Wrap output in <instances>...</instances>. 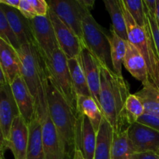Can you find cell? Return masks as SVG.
Returning <instances> with one entry per match:
<instances>
[{
    "label": "cell",
    "instance_id": "6da1fadb",
    "mask_svg": "<svg viewBox=\"0 0 159 159\" xmlns=\"http://www.w3.org/2000/svg\"><path fill=\"white\" fill-rule=\"evenodd\" d=\"M100 69L101 110L114 133H120L127 130L126 125H128L125 116V103L130 95V87L124 76L117 75L113 70L102 65Z\"/></svg>",
    "mask_w": 159,
    "mask_h": 159
},
{
    "label": "cell",
    "instance_id": "7a4b0ae2",
    "mask_svg": "<svg viewBox=\"0 0 159 159\" xmlns=\"http://www.w3.org/2000/svg\"><path fill=\"white\" fill-rule=\"evenodd\" d=\"M47 71V70H46ZM45 92L50 116L65 146L68 158L74 155L77 113L54 86L47 73Z\"/></svg>",
    "mask_w": 159,
    "mask_h": 159
},
{
    "label": "cell",
    "instance_id": "3957f363",
    "mask_svg": "<svg viewBox=\"0 0 159 159\" xmlns=\"http://www.w3.org/2000/svg\"><path fill=\"white\" fill-rule=\"evenodd\" d=\"M17 52L21 62L22 78L37 100L47 76L44 61L35 44L22 45Z\"/></svg>",
    "mask_w": 159,
    "mask_h": 159
},
{
    "label": "cell",
    "instance_id": "277c9868",
    "mask_svg": "<svg viewBox=\"0 0 159 159\" xmlns=\"http://www.w3.org/2000/svg\"><path fill=\"white\" fill-rule=\"evenodd\" d=\"M82 41L99 65L113 71L110 37L91 12L85 16L82 22Z\"/></svg>",
    "mask_w": 159,
    "mask_h": 159
},
{
    "label": "cell",
    "instance_id": "5b68a950",
    "mask_svg": "<svg viewBox=\"0 0 159 159\" xmlns=\"http://www.w3.org/2000/svg\"><path fill=\"white\" fill-rule=\"evenodd\" d=\"M36 112L41 122L45 159H67L65 146L50 116L45 85L36 100Z\"/></svg>",
    "mask_w": 159,
    "mask_h": 159
},
{
    "label": "cell",
    "instance_id": "8992f818",
    "mask_svg": "<svg viewBox=\"0 0 159 159\" xmlns=\"http://www.w3.org/2000/svg\"><path fill=\"white\" fill-rule=\"evenodd\" d=\"M120 1L127 24V41L134 46L145 59L148 68L149 79L152 82L156 67L159 63V59L151 35L149 25L147 27L140 26L134 20L133 17L126 8L124 1L123 0Z\"/></svg>",
    "mask_w": 159,
    "mask_h": 159
},
{
    "label": "cell",
    "instance_id": "52a82bcc",
    "mask_svg": "<svg viewBox=\"0 0 159 159\" xmlns=\"http://www.w3.org/2000/svg\"><path fill=\"white\" fill-rule=\"evenodd\" d=\"M43 61L47 73L51 82L77 113V95L73 86L68 66V58L65 54L60 49H57L49 58Z\"/></svg>",
    "mask_w": 159,
    "mask_h": 159
},
{
    "label": "cell",
    "instance_id": "ba28073f",
    "mask_svg": "<svg viewBox=\"0 0 159 159\" xmlns=\"http://www.w3.org/2000/svg\"><path fill=\"white\" fill-rule=\"evenodd\" d=\"M49 9L82 40V22L90 10L82 0H51Z\"/></svg>",
    "mask_w": 159,
    "mask_h": 159
},
{
    "label": "cell",
    "instance_id": "9c48e42d",
    "mask_svg": "<svg viewBox=\"0 0 159 159\" xmlns=\"http://www.w3.org/2000/svg\"><path fill=\"white\" fill-rule=\"evenodd\" d=\"M35 44L43 60L49 58L56 50L59 49L54 28L48 16H37L30 20Z\"/></svg>",
    "mask_w": 159,
    "mask_h": 159
},
{
    "label": "cell",
    "instance_id": "30bf717a",
    "mask_svg": "<svg viewBox=\"0 0 159 159\" xmlns=\"http://www.w3.org/2000/svg\"><path fill=\"white\" fill-rule=\"evenodd\" d=\"M48 16L54 28L59 49L68 59L79 57L82 48L85 47L83 41L51 9H49Z\"/></svg>",
    "mask_w": 159,
    "mask_h": 159
},
{
    "label": "cell",
    "instance_id": "8fae6325",
    "mask_svg": "<svg viewBox=\"0 0 159 159\" xmlns=\"http://www.w3.org/2000/svg\"><path fill=\"white\" fill-rule=\"evenodd\" d=\"M20 115V110L10 85H0V130L2 141H8L12 123Z\"/></svg>",
    "mask_w": 159,
    "mask_h": 159
},
{
    "label": "cell",
    "instance_id": "7c38bea8",
    "mask_svg": "<svg viewBox=\"0 0 159 159\" xmlns=\"http://www.w3.org/2000/svg\"><path fill=\"white\" fill-rule=\"evenodd\" d=\"M29 124L20 115L14 120L7 141L1 140V148L9 149L15 159H26Z\"/></svg>",
    "mask_w": 159,
    "mask_h": 159
},
{
    "label": "cell",
    "instance_id": "4fadbf2b",
    "mask_svg": "<svg viewBox=\"0 0 159 159\" xmlns=\"http://www.w3.org/2000/svg\"><path fill=\"white\" fill-rule=\"evenodd\" d=\"M127 133L136 153L159 152V132L140 123L127 127Z\"/></svg>",
    "mask_w": 159,
    "mask_h": 159
},
{
    "label": "cell",
    "instance_id": "5bb4252c",
    "mask_svg": "<svg viewBox=\"0 0 159 159\" xmlns=\"http://www.w3.org/2000/svg\"><path fill=\"white\" fill-rule=\"evenodd\" d=\"M97 133L87 116L77 113L75 149L81 151L85 159H94Z\"/></svg>",
    "mask_w": 159,
    "mask_h": 159
},
{
    "label": "cell",
    "instance_id": "9a60e30c",
    "mask_svg": "<svg viewBox=\"0 0 159 159\" xmlns=\"http://www.w3.org/2000/svg\"><path fill=\"white\" fill-rule=\"evenodd\" d=\"M0 9L3 11L9 25L16 35L20 45L35 44L34 33L30 20L26 19L17 9L0 4ZM36 45V44H35Z\"/></svg>",
    "mask_w": 159,
    "mask_h": 159
},
{
    "label": "cell",
    "instance_id": "2e32d148",
    "mask_svg": "<svg viewBox=\"0 0 159 159\" xmlns=\"http://www.w3.org/2000/svg\"><path fill=\"white\" fill-rule=\"evenodd\" d=\"M11 89L18 106L20 115L28 124L36 114V100L22 76L17 77L10 84Z\"/></svg>",
    "mask_w": 159,
    "mask_h": 159
},
{
    "label": "cell",
    "instance_id": "e0dca14e",
    "mask_svg": "<svg viewBox=\"0 0 159 159\" xmlns=\"http://www.w3.org/2000/svg\"><path fill=\"white\" fill-rule=\"evenodd\" d=\"M81 63L86 77L87 83L89 88L91 96L100 107L101 89V69L100 65L94 56L85 47L82 48L80 56Z\"/></svg>",
    "mask_w": 159,
    "mask_h": 159
},
{
    "label": "cell",
    "instance_id": "ac0fdd59",
    "mask_svg": "<svg viewBox=\"0 0 159 159\" xmlns=\"http://www.w3.org/2000/svg\"><path fill=\"white\" fill-rule=\"evenodd\" d=\"M0 71L9 85L21 76V62L18 52L2 39H0Z\"/></svg>",
    "mask_w": 159,
    "mask_h": 159
},
{
    "label": "cell",
    "instance_id": "d6986e66",
    "mask_svg": "<svg viewBox=\"0 0 159 159\" xmlns=\"http://www.w3.org/2000/svg\"><path fill=\"white\" fill-rule=\"evenodd\" d=\"M123 65L133 77L141 82L142 85L151 81L145 59L141 53L128 41L127 43V54Z\"/></svg>",
    "mask_w": 159,
    "mask_h": 159
},
{
    "label": "cell",
    "instance_id": "ffe728a7",
    "mask_svg": "<svg viewBox=\"0 0 159 159\" xmlns=\"http://www.w3.org/2000/svg\"><path fill=\"white\" fill-rule=\"evenodd\" d=\"M26 159H45L41 122L37 112L34 120L29 124Z\"/></svg>",
    "mask_w": 159,
    "mask_h": 159
},
{
    "label": "cell",
    "instance_id": "44dd1931",
    "mask_svg": "<svg viewBox=\"0 0 159 159\" xmlns=\"http://www.w3.org/2000/svg\"><path fill=\"white\" fill-rule=\"evenodd\" d=\"M114 131L105 117L102 119L97 132L94 159H112Z\"/></svg>",
    "mask_w": 159,
    "mask_h": 159
},
{
    "label": "cell",
    "instance_id": "7402d4cb",
    "mask_svg": "<svg viewBox=\"0 0 159 159\" xmlns=\"http://www.w3.org/2000/svg\"><path fill=\"white\" fill-rule=\"evenodd\" d=\"M77 113L87 116L97 133L104 116L100 107L93 96H77Z\"/></svg>",
    "mask_w": 159,
    "mask_h": 159
},
{
    "label": "cell",
    "instance_id": "603a6c76",
    "mask_svg": "<svg viewBox=\"0 0 159 159\" xmlns=\"http://www.w3.org/2000/svg\"><path fill=\"white\" fill-rule=\"evenodd\" d=\"M107 12L112 21V29L122 39L127 41L126 20L120 0H103Z\"/></svg>",
    "mask_w": 159,
    "mask_h": 159
},
{
    "label": "cell",
    "instance_id": "cb8c5ba5",
    "mask_svg": "<svg viewBox=\"0 0 159 159\" xmlns=\"http://www.w3.org/2000/svg\"><path fill=\"white\" fill-rule=\"evenodd\" d=\"M68 66L70 70L73 86L77 96H91L86 77L79 57L68 59Z\"/></svg>",
    "mask_w": 159,
    "mask_h": 159
},
{
    "label": "cell",
    "instance_id": "d4e9b609",
    "mask_svg": "<svg viewBox=\"0 0 159 159\" xmlns=\"http://www.w3.org/2000/svg\"><path fill=\"white\" fill-rule=\"evenodd\" d=\"M136 154L127 130L114 133L112 147V159H134Z\"/></svg>",
    "mask_w": 159,
    "mask_h": 159
},
{
    "label": "cell",
    "instance_id": "484cf974",
    "mask_svg": "<svg viewBox=\"0 0 159 159\" xmlns=\"http://www.w3.org/2000/svg\"><path fill=\"white\" fill-rule=\"evenodd\" d=\"M110 44H111V60L113 71L117 75L123 76L122 65L127 54V40L121 38L113 29L110 30Z\"/></svg>",
    "mask_w": 159,
    "mask_h": 159
},
{
    "label": "cell",
    "instance_id": "4316f807",
    "mask_svg": "<svg viewBox=\"0 0 159 159\" xmlns=\"http://www.w3.org/2000/svg\"><path fill=\"white\" fill-rule=\"evenodd\" d=\"M135 94L139 97L145 108V113L159 114V90L156 85L148 81Z\"/></svg>",
    "mask_w": 159,
    "mask_h": 159
},
{
    "label": "cell",
    "instance_id": "83f0119b",
    "mask_svg": "<svg viewBox=\"0 0 159 159\" xmlns=\"http://www.w3.org/2000/svg\"><path fill=\"white\" fill-rule=\"evenodd\" d=\"M145 113V108L136 94H130L125 103V116L128 125L138 122L139 118Z\"/></svg>",
    "mask_w": 159,
    "mask_h": 159
},
{
    "label": "cell",
    "instance_id": "f1b7e54d",
    "mask_svg": "<svg viewBox=\"0 0 159 159\" xmlns=\"http://www.w3.org/2000/svg\"><path fill=\"white\" fill-rule=\"evenodd\" d=\"M123 1L128 12L133 17L134 20L141 27H147L148 26V22L144 1H139V0H123Z\"/></svg>",
    "mask_w": 159,
    "mask_h": 159
},
{
    "label": "cell",
    "instance_id": "f546056e",
    "mask_svg": "<svg viewBox=\"0 0 159 159\" xmlns=\"http://www.w3.org/2000/svg\"><path fill=\"white\" fill-rule=\"evenodd\" d=\"M0 39L5 40L16 51H19L21 48L16 35L9 25L5 13L1 9H0Z\"/></svg>",
    "mask_w": 159,
    "mask_h": 159
},
{
    "label": "cell",
    "instance_id": "4dcf8cb0",
    "mask_svg": "<svg viewBox=\"0 0 159 159\" xmlns=\"http://www.w3.org/2000/svg\"><path fill=\"white\" fill-rule=\"evenodd\" d=\"M146 14H147V19L148 22L151 35H152L154 45H155V50H156L157 55H158L159 59V23L155 18V16L152 15L150 12H148L147 9H146Z\"/></svg>",
    "mask_w": 159,
    "mask_h": 159
},
{
    "label": "cell",
    "instance_id": "1f68e13d",
    "mask_svg": "<svg viewBox=\"0 0 159 159\" xmlns=\"http://www.w3.org/2000/svg\"><path fill=\"white\" fill-rule=\"evenodd\" d=\"M138 123L148 126L159 132V114L144 113V114L139 118Z\"/></svg>",
    "mask_w": 159,
    "mask_h": 159
},
{
    "label": "cell",
    "instance_id": "d6a6232c",
    "mask_svg": "<svg viewBox=\"0 0 159 159\" xmlns=\"http://www.w3.org/2000/svg\"><path fill=\"white\" fill-rule=\"evenodd\" d=\"M18 10L28 20H32L37 16V13L30 0H20Z\"/></svg>",
    "mask_w": 159,
    "mask_h": 159
},
{
    "label": "cell",
    "instance_id": "836d02e7",
    "mask_svg": "<svg viewBox=\"0 0 159 159\" xmlns=\"http://www.w3.org/2000/svg\"><path fill=\"white\" fill-rule=\"evenodd\" d=\"M30 2L34 7L37 16H48L50 9L48 2L44 0H30Z\"/></svg>",
    "mask_w": 159,
    "mask_h": 159
},
{
    "label": "cell",
    "instance_id": "e575fe53",
    "mask_svg": "<svg viewBox=\"0 0 159 159\" xmlns=\"http://www.w3.org/2000/svg\"><path fill=\"white\" fill-rule=\"evenodd\" d=\"M134 159H159V155L153 152H141L135 154Z\"/></svg>",
    "mask_w": 159,
    "mask_h": 159
},
{
    "label": "cell",
    "instance_id": "d590c367",
    "mask_svg": "<svg viewBox=\"0 0 159 159\" xmlns=\"http://www.w3.org/2000/svg\"><path fill=\"white\" fill-rule=\"evenodd\" d=\"M20 0H0V4L6 5L9 7L14 8V9H18L20 6Z\"/></svg>",
    "mask_w": 159,
    "mask_h": 159
},
{
    "label": "cell",
    "instance_id": "8d00e7d4",
    "mask_svg": "<svg viewBox=\"0 0 159 159\" xmlns=\"http://www.w3.org/2000/svg\"><path fill=\"white\" fill-rule=\"evenodd\" d=\"M152 82L156 85V87L159 90V63L156 67V70H155V75H154V79L152 80Z\"/></svg>",
    "mask_w": 159,
    "mask_h": 159
},
{
    "label": "cell",
    "instance_id": "74e56055",
    "mask_svg": "<svg viewBox=\"0 0 159 159\" xmlns=\"http://www.w3.org/2000/svg\"><path fill=\"white\" fill-rule=\"evenodd\" d=\"M83 4L85 5V7L88 8L90 11L93 8V6H94L95 1H92V0H82Z\"/></svg>",
    "mask_w": 159,
    "mask_h": 159
},
{
    "label": "cell",
    "instance_id": "f35d334b",
    "mask_svg": "<svg viewBox=\"0 0 159 159\" xmlns=\"http://www.w3.org/2000/svg\"><path fill=\"white\" fill-rule=\"evenodd\" d=\"M72 159H85L83 155H82V152L79 149H75L74 155L72 156Z\"/></svg>",
    "mask_w": 159,
    "mask_h": 159
},
{
    "label": "cell",
    "instance_id": "ab89813d",
    "mask_svg": "<svg viewBox=\"0 0 159 159\" xmlns=\"http://www.w3.org/2000/svg\"><path fill=\"white\" fill-rule=\"evenodd\" d=\"M156 13H155V18H156L157 21L159 23V0H156Z\"/></svg>",
    "mask_w": 159,
    "mask_h": 159
},
{
    "label": "cell",
    "instance_id": "60d3db41",
    "mask_svg": "<svg viewBox=\"0 0 159 159\" xmlns=\"http://www.w3.org/2000/svg\"><path fill=\"white\" fill-rule=\"evenodd\" d=\"M4 152H5L4 150H1V158L0 159H6L4 156Z\"/></svg>",
    "mask_w": 159,
    "mask_h": 159
},
{
    "label": "cell",
    "instance_id": "b9f144b4",
    "mask_svg": "<svg viewBox=\"0 0 159 159\" xmlns=\"http://www.w3.org/2000/svg\"><path fill=\"white\" fill-rule=\"evenodd\" d=\"M158 155H159V152H158Z\"/></svg>",
    "mask_w": 159,
    "mask_h": 159
}]
</instances>
